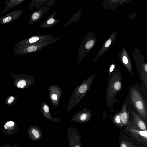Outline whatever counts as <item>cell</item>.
Masks as SVG:
<instances>
[{
    "mask_svg": "<svg viewBox=\"0 0 147 147\" xmlns=\"http://www.w3.org/2000/svg\"><path fill=\"white\" fill-rule=\"evenodd\" d=\"M56 0H49L46 3L38 10L33 12L31 16L33 23L39 21L42 18L47 14L51 8L55 3Z\"/></svg>",
    "mask_w": 147,
    "mask_h": 147,
    "instance_id": "1",
    "label": "cell"
},
{
    "mask_svg": "<svg viewBox=\"0 0 147 147\" xmlns=\"http://www.w3.org/2000/svg\"><path fill=\"white\" fill-rule=\"evenodd\" d=\"M140 95L137 91H134L131 95V98L135 108L139 113L144 117L146 115V110L144 102Z\"/></svg>",
    "mask_w": 147,
    "mask_h": 147,
    "instance_id": "2",
    "label": "cell"
},
{
    "mask_svg": "<svg viewBox=\"0 0 147 147\" xmlns=\"http://www.w3.org/2000/svg\"><path fill=\"white\" fill-rule=\"evenodd\" d=\"M57 12L55 11L50 15L40 25L41 28H51L55 26L59 22V20L54 17Z\"/></svg>",
    "mask_w": 147,
    "mask_h": 147,
    "instance_id": "3",
    "label": "cell"
},
{
    "mask_svg": "<svg viewBox=\"0 0 147 147\" xmlns=\"http://www.w3.org/2000/svg\"><path fill=\"white\" fill-rule=\"evenodd\" d=\"M132 113L134 116L135 127L139 130L147 131L146 125L143 121L138 115L134 113L133 111Z\"/></svg>",
    "mask_w": 147,
    "mask_h": 147,
    "instance_id": "4",
    "label": "cell"
},
{
    "mask_svg": "<svg viewBox=\"0 0 147 147\" xmlns=\"http://www.w3.org/2000/svg\"><path fill=\"white\" fill-rule=\"evenodd\" d=\"M129 131L134 135L141 136L146 141L147 140V131L141 130H138L129 129Z\"/></svg>",
    "mask_w": 147,
    "mask_h": 147,
    "instance_id": "5",
    "label": "cell"
},
{
    "mask_svg": "<svg viewBox=\"0 0 147 147\" xmlns=\"http://www.w3.org/2000/svg\"><path fill=\"white\" fill-rule=\"evenodd\" d=\"M121 121L123 125H125L127 123L128 115L126 112H121L119 114Z\"/></svg>",
    "mask_w": 147,
    "mask_h": 147,
    "instance_id": "6",
    "label": "cell"
},
{
    "mask_svg": "<svg viewBox=\"0 0 147 147\" xmlns=\"http://www.w3.org/2000/svg\"><path fill=\"white\" fill-rule=\"evenodd\" d=\"M113 122L117 126L119 127H123V124L120 121L119 114L116 115L113 119Z\"/></svg>",
    "mask_w": 147,
    "mask_h": 147,
    "instance_id": "7",
    "label": "cell"
},
{
    "mask_svg": "<svg viewBox=\"0 0 147 147\" xmlns=\"http://www.w3.org/2000/svg\"><path fill=\"white\" fill-rule=\"evenodd\" d=\"M88 88V86L86 84H83L80 87L79 89V91L80 93H84L87 90Z\"/></svg>",
    "mask_w": 147,
    "mask_h": 147,
    "instance_id": "8",
    "label": "cell"
},
{
    "mask_svg": "<svg viewBox=\"0 0 147 147\" xmlns=\"http://www.w3.org/2000/svg\"><path fill=\"white\" fill-rule=\"evenodd\" d=\"M119 147H133L130 143L126 141H122L119 144Z\"/></svg>",
    "mask_w": 147,
    "mask_h": 147,
    "instance_id": "9",
    "label": "cell"
},
{
    "mask_svg": "<svg viewBox=\"0 0 147 147\" xmlns=\"http://www.w3.org/2000/svg\"><path fill=\"white\" fill-rule=\"evenodd\" d=\"M26 82L25 80H22L19 81L17 84V86L19 88H22L26 85Z\"/></svg>",
    "mask_w": 147,
    "mask_h": 147,
    "instance_id": "10",
    "label": "cell"
},
{
    "mask_svg": "<svg viewBox=\"0 0 147 147\" xmlns=\"http://www.w3.org/2000/svg\"><path fill=\"white\" fill-rule=\"evenodd\" d=\"M94 43V41L92 40H90L88 41L86 44L85 47L86 49H89L91 48Z\"/></svg>",
    "mask_w": 147,
    "mask_h": 147,
    "instance_id": "11",
    "label": "cell"
},
{
    "mask_svg": "<svg viewBox=\"0 0 147 147\" xmlns=\"http://www.w3.org/2000/svg\"><path fill=\"white\" fill-rule=\"evenodd\" d=\"M121 85L119 81L115 82L114 85V88L116 90H119L121 88Z\"/></svg>",
    "mask_w": 147,
    "mask_h": 147,
    "instance_id": "12",
    "label": "cell"
},
{
    "mask_svg": "<svg viewBox=\"0 0 147 147\" xmlns=\"http://www.w3.org/2000/svg\"><path fill=\"white\" fill-rule=\"evenodd\" d=\"M32 133L34 136L36 138H38L40 136L39 132L37 130L33 129L32 130Z\"/></svg>",
    "mask_w": 147,
    "mask_h": 147,
    "instance_id": "13",
    "label": "cell"
},
{
    "mask_svg": "<svg viewBox=\"0 0 147 147\" xmlns=\"http://www.w3.org/2000/svg\"><path fill=\"white\" fill-rule=\"evenodd\" d=\"M15 124L12 121H8L6 123L5 125L13 127L14 126Z\"/></svg>",
    "mask_w": 147,
    "mask_h": 147,
    "instance_id": "14",
    "label": "cell"
},
{
    "mask_svg": "<svg viewBox=\"0 0 147 147\" xmlns=\"http://www.w3.org/2000/svg\"><path fill=\"white\" fill-rule=\"evenodd\" d=\"M11 19V18L10 16L7 17L3 20V22L4 23H6L10 21Z\"/></svg>",
    "mask_w": 147,
    "mask_h": 147,
    "instance_id": "15",
    "label": "cell"
},
{
    "mask_svg": "<svg viewBox=\"0 0 147 147\" xmlns=\"http://www.w3.org/2000/svg\"><path fill=\"white\" fill-rule=\"evenodd\" d=\"M111 42V39H109L106 42L105 44V47H107L109 46Z\"/></svg>",
    "mask_w": 147,
    "mask_h": 147,
    "instance_id": "16",
    "label": "cell"
},
{
    "mask_svg": "<svg viewBox=\"0 0 147 147\" xmlns=\"http://www.w3.org/2000/svg\"><path fill=\"white\" fill-rule=\"evenodd\" d=\"M122 60L123 63L125 64H127L128 63V59L126 56H124L123 57Z\"/></svg>",
    "mask_w": 147,
    "mask_h": 147,
    "instance_id": "17",
    "label": "cell"
},
{
    "mask_svg": "<svg viewBox=\"0 0 147 147\" xmlns=\"http://www.w3.org/2000/svg\"><path fill=\"white\" fill-rule=\"evenodd\" d=\"M44 111L46 113H48L49 111V108L47 105H45L43 107Z\"/></svg>",
    "mask_w": 147,
    "mask_h": 147,
    "instance_id": "18",
    "label": "cell"
},
{
    "mask_svg": "<svg viewBox=\"0 0 147 147\" xmlns=\"http://www.w3.org/2000/svg\"><path fill=\"white\" fill-rule=\"evenodd\" d=\"M14 100V97L13 96H11L10 97L8 100V102L9 104L11 103Z\"/></svg>",
    "mask_w": 147,
    "mask_h": 147,
    "instance_id": "19",
    "label": "cell"
},
{
    "mask_svg": "<svg viewBox=\"0 0 147 147\" xmlns=\"http://www.w3.org/2000/svg\"><path fill=\"white\" fill-rule=\"evenodd\" d=\"M114 68V66L113 64H112L110 68L109 71L110 72H112Z\"/></svg>",
    "mask_w": 147,
    "mask_h": 147,
    "instance_id": "20",
    "label": "cell"
},
{
    "mask_svg": "<svg viewBox=\"0 0 147 147\" xmlns=\"http://www.w3.org/2000/svg\"><path fill=\"white\" fill-rule=\"evenodd\" d=\"M52 99L56 100L57 99V96L55 94H53L52 96Z\"/></svg>",
    "mask_w": 147,
    "mask_h": 147,
    "instance_id": "21",
    "label": "cell"
},
{
    "mask_svg": "<svg viewBox=\"0 0 147 147\" xmlns=\"http://www.w3.org/2000/svg\"><path fill=\"white\" fill-rule=\"evenodd\" d=\"M144 70H145L146 73L147 71V64H146V65L145 66Z\"/></svg>",
    "mask_w": 147,
    "mask_h": 147,
    "instance_id": "22",
    "label": "cell"
},
{
    "mask_svg": "<svg viewBox=\"0 0 147 147\" xmlns=\"http://www.w3.org/2000/svg\"><path fill=\"white\" fill-rule=\"evenodd\" d=\"M75 147H80L79 146H76Z\"/></svg>",
    "mask_w": 147,
    "mask_h": 147,
    "instance_id": "23",
    "label": "cell"
}]
</instances>
